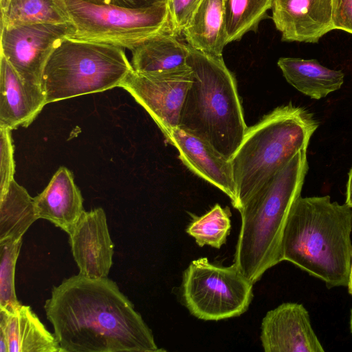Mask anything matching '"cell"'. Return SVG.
<instances>
[{
    "label": "cell",
    "mask_w": 352,
    "mask_h": 352,
    "mask_svg": "<svg viewBox=\"0 0 352 352\" xmlns=\"http://www.w3.org/2000/svg\"><path fill=\"white\" fill-rule=\"evenodd\" d=\"M72 23L64 0H10L1 13V27Z\"/></svg>",
    "instance_id": "cell-22"
},
{
    "label": "cell",
    "mask_w": 352,
    "mask_h": 352,
    "mask_svg": "<svg viewBox=\"0 0 352 352\" xmlns=\"http://www.w3.org/2000/svg\"><path fill=\"white\" fill-rule=\"evenodd\" d=\"M69 236L79 274L89 278L107 277L114 245L104 210L98 208L84 211Z\"/></svg>",
    "instance_id": "cell-12"
},
{
    "label": "cell",
    "mask_w": 352,
    "mask_h": 352,
    "mask_svg": "<svg viewBox=\"0 0 352 352\" xmlns=\"http://www.w3.org/2000/svg\"><path fill=\"white\" fill-rule=\"evenodd\" d=\"M11 131L8 128H0V195L7 191L14 180L15 166Z\"/></svg>",
    "instance_id": "cell-26"
},
{
    "label": "cell",
    "mask_w": 352,
    "mask_h": 352,
    "mask_svg": "<svg viewBox=\"0 0 352 352\" xmlns=\"http://www.w3.org/2000/svg\"><path fill=\"white\" fill-rule=\"evenodd\" d=\"M352 208L329 195L302 197L292 204L283 230L281 259L322 280L347 286L352 256Z\"/></svg>",
    "instance_id": "cell-2"
},
{
    "label": "cell",
    "mask_w": 352,
    "mask_h": 352,
    "mask_svg": "<svg viewBox=\"0 0 352 352\" xmlns=\"http://www.w3.org/2000/svg\"><path fill=\"white\" fill-rule=\"evenodd\" d=\"M272 10L283 41L317 43L333 30L331 0H274Z\"/></svg>",
    "instance_id": "cell-13"
},
{
    "label": "cell",
    "mask_w": 352,
    "mask_h": 352,
    "mask_svg": "<svg viewBox=\"0 0 352 352\" xmlns=\"http://www.w3.org/2000/svg\"><path fill=\"white\" fill-rule=\"evenodd\" d=\"M253 283L233 263L217 265L206 257L190 262L183 276L182 297L195 317L221 320L241 316L252 301Z\"/></svg>",
    "instance_id": "cell-8"
},
{
    "label": "cell",
    "mask_w": 352,
    "mask_h": 352,
    "mask_svg": "<svg viewBox=\"0 0 352 352\" xmlns=\"http://www.w3.org/2000/svg\"><path fill=\"white\" fill-rule=\"evenodd\" d=\"M64 1L74 27L70 38L112 44L131 51L156 35L174 34L169 1L142 8L119 7L94 0Z\"/></svg>",
    "instance_id": "cell-7"
},
{
    "label": "cell",
    "mask_w": 352,
    "mask_h": 352,
    "mask_svg": "<svg viewBox=\"0 0 352 352\" xmlns=\"http://www.w3.org/2000/svg\"><path fill=\"white\" fill-rule=\"evenodd\" d=\"M306 151H299L238 210L241 226L234 264L253 284L282 261L283 230L308 170Z\"/></svg>",
    "instance_id": "cell-3"
},
{
    "label": "cell",
    "mask_w": 352,
    "mask_h": 352,
    "mask_svg": "<svg viewBox=\"0 0 352 352\" xmlns=\"http://www.w3.org/2000/svg\"><path fill=\"white\" fill-rule=\"evenodd\" d=\"M100 3L116 6L128 8H142L167 2L169 0H94Z\"/></svg>",
    "instance_id": "cell-29"
},
{
    "label": "cell",
    "mask_w": 352,
    "mask_h": 352,
    "mask_svg": "<svg viewBox=\"0 0 352 352\" xmlns=\"http://www.w3.org/2000/svg\"><path fill=\"white\" fill-rule=\"evenodd\" d=\"M0 63V128L28 127L46 104L45 93L23 80L2 54Z\"/></svg>",
    "instance_id": "cell-15"
},
{
    "label": "cell",
    "mask_w": 352,
    "mask_h": 352,
    "mask_svg": "<svg viewBox=\"0 0 352 352\" xmlns=\"http://www.w3.org/2000/svg\"><path fill=\"white\" fill-rule=\"evenodd\" d=\"M10 0H0L1 13L4 12L10 3Z\"/></svg>",
    "instance_id": "cell-32"
},
{
    "label": "cell",
    "mask_w": 352,
    "mask_h": 352,
    "mask_svg": "<svg viewBox=\"0 0 352 352\" xmlns=\"http://www.w3.org/2000/svg\"><path fill=\"white\" fill-rule=\"evenodd\" d=\"M22 240L0 243V310L8 313L21 305L15 292L14 276Z\"/></svg>",
    "instance_id": "cell-25"
},
{
    "label": "cell",
    "mask_w": 352,
    "mask_h": 352,
    "mask_svg": "<svg viewBox=\"0 0 352 352\" xmlns=\"http://www.w3.org/2000/svg\"><path fill=\"white\" fill-rule=\"evenodd\" d=\"M44 309L63 352H159L151 329L117 283L80 274L52 290Z\"/></svg>",
    "instance_id": "cell-1"
},
{
    "label": "cell",
    "mask_w": 352,
    "mask_h": 352,
    "mask_svg": "<svg viewBox=\"0 0 352 352\" xmlns=\"http://www.w3.org/2000/svg\"><path fill=\"white\" fill-rule=\"evenodd\" d=\"M265 352H324L309 314L302 304L285 302L269 311L261 323Z\"/></svg>",
    "instance_id": "cell-11"
},
{
    "label": "cell",
    "mask_w": 352,
    "mask_h": 352,
    "mask_svg": "<svg viewBox=\"0 0 352 352\" xmlns=\"http://www.w3.org/2000/svg\"><path fill=\"white\" fill-rule=\"evenodd\" d=\"M333 30L352 34V0H331Z\"/></svg>",
    "instance_id": "cell-28"
},
{
    "label": "cell",
    "mask_w": 352,
    "mask_h": 352,
    "mask_svg": "<svg viewBox=\"0 0 352 352\" xmlns=\"http://www.w3.org/2000/svg\"><path fill=\"white\" fill-rule=\"evenodd\" d=\"M0 331L7 340L8 352H63L30 306L21 305L14 311L0 310Z\"/></svg>",
    "instance_id": "cell-17"
},
{
    "label": "cell",
    "mask_w": 352,
    "mask_h": 352,
    "mask_svg": "<svg viewBox=\"0 0 352 352\" xmlns=\"http://www.w3.org/2000/svg\"><path fill=\"white\" fill-rule=\"evenodd\" d=\"M166 140L177 149L179 159L189 170L224 192L235 206L236 195L230 160L217 153L199 138L178 127Z\"/></svg>",
    "instance_id": "cell-14"
},
{
    "label": "cell",
    "mask_w": 352,
    "mask_h": 352,
    "mask_svg": "<svg viewBox=\"0 0 352 352\" xmlns=\"http://www.w3.org/2000/svg\"><path fill=\"white\" fill-rule=\"evenodd\" d=\"M350 327H351V331L352 333V309H351V314Z\"/></svg>",
    "instance_id": "cell-33"
},
{
    "label": "cell",
    "mask_w": 352,
    "mask_h": 352,
    "mask_svg": "<svg viewBox=\"0 0 352 352\" xmlns=\"http://www.w3.org/2000/svg\"><path fill=\"white\" fill-rule=\"evenodd\" d=\"M186 63L192 69V80L182 107L178 128L199 138L230 160L248 128L235 77L223 56L190 47Z\"/></svg>",
    "instance_id": "cell-4"
},
{
    "label": "cell",
    "mask_w": 352,
    "mask_h": 352,
    "mask_svg": "<svg viewBox=\"0 0 352 352\" xmlns=\"http://www.w3.org/2000/svg\"><path fill=\"white\" fill-rule=\"evenodd\" d=\"M74 32L72 23L1 27V54L25 81L41 86L45 65L54 48Z\"/></svg>",
    "instance_id": "cell-10"
},
{
    "label": "cell",
    "mask_w": 352,
    "mask_h": 352,
    "mask_svg": "<svg viewBox=\"0 0 352 352\" xmlns=\"http://www.w3.org/2000/svg\"><path fill=\"white\" fill-rule=\"evenodd\" d=\"M182 33L190 47L223 56L227 45L224 0H202Z\"/></svg>",
    "instance_id": "cell-18"
},
{
    "label": "cell",
    "mask_w": 352,
    "mask_h": 352,
    "mask_svg": "<svg viewBox=\"0 0 352 352\" xmlns=\"http://www.w3.org/2000/svg\"><path fill=\"white\" fill-rule=\"evenodd\" d=\"M172 33L156 35L131 51L133 70L142 73L174 69L186 65L190 47Z\"/></svg>",
    "instance_id": "cell-20"
},
{
    "label": "cell",
    "mask_w": 352,
    "mask_h": 352,
    "mask_svg": "<svg viewBox=\"0 0 352 352\" xmlns=\"http://www.w3.org/2000/svg\"><path fill=\"white\" fill-rule=\"evenodd\" d=\"M202 0H169L173 32L179 36L190 22Z\"/></svg>",
    "instance_id": "cell-27"
},
{
    "label": "cell",
    "mask_w": 352,
    "mask_h": 352,
    "mask_svg": "<svg viewBox=\"0 0 352 352\" xmlns=\"http://www.w3.org/2000/svg\"><path fill=\"white\" fill-rule=\"evenodd\" d=\"M277 65L291 85L313 99L326 97L344 82L341 71L329 69L315 59L281 57Z\"/></svg>",
    "instance_id": "cell-19"
},
{
    "label": "cell",
    "mask_w": 352,
    "mask_h": 352,
    "mask_svg": "<svg viewBox=\"0 0 352 352\" xmlns=\"http://www.w3.org/2000/svg\"><path fill=\"white\" fill-rule=\"evenodd\" d=\"M37 219L34 198L12 180L7 191L0 195V243L23 239Z\"/></svg>",
    "instance_id": "cell-21"
},
{
    "label": "cell",
    "mask_w": 352,
    "mask_h": 352,
    "mask_svg": "<svg viewBox=\"0 0 352 352\" xmlns=\"http://www.w3.org/2000/svg\"><path fill=\"white\" fill-rule=\"evenodd\" d=\"M348 290L349 294L352 296V256H351V267H350V272L349 276V280H348Z\"/></svg>",
    "instance_id": "cell-31"
},
{
    "label": "cell",
    "mask_w": 352,
    "mask_h": 352,
    "mask_svg": "<svg viewBox=\"0 0 352 352\" xmlns=\"http://www.w3.org/2000/svg\"><path fill=\"white\" fill-rule=\"evenodd\" d=\"M345 203L352 208V168L349 173Z\"/></svg>",
    "instance_id": "cell-30"
},
{
    "label": "cell",
    "mask_w": 352,
    "mask_h": 352,
    "mask_svg": "<svg viewBox=\"0 0 352 352\" xmlns=\"http://www.w3.org/2000/svg\"><path fill=\"white\" fill-rule=\"evenodd\" d=\"M319 125L312 113L289 103L276 107L248 127L230 159L236 203H242L300 150H307Z\"/></svg>",
    "instance_id": "cell-5"
},
{
    "label": "cell",
    "mask_w": 352,
    "mask_h": 352,
    "mask_svg": "<svg viewBox=\"0 0 352 352\" xmlns=\"http://www.w3.org/2000/svg\"><path fill=\"white\" fill-rule=\"evenodd\" d=\"M124 48L63 39L50 56L41 87L46 104L120 87L133 69Z\"/></svg>",
    "instance_id": "cell-6"
},
{
    "label": "cell",
    "mask_w": 352,
    "mask_h": 352,
    "mask_svg": "<svg viewBox=\"0 0 352 352\" xmlns=\"http://www.w3.org/2000/svg\"><path fill=\"white\" fill-rule=\"evenodd\" d=\"M192 80L187 65L157 72L133 69L120 85L150 115L166 139L178 127L179 115Z\"/></svg>",
    "instance_id": "cell-9"
},
{
    "label": "cell",
    "mask_w": 352,
    "mask_h": 352,
    "mask_svg": "<svg viewBox=\"0 0 352 352\" xmlns=\"http://www.w3.org/2000/svg\"><path fill=\"white\" fill-rule=\"evenodd\" d=\"M231 212L228 207L216 204L208 212L194 216L186 228V232L193 237L197 244L219 249L226 243L231 228Z\"/></svg>",
    "instance_id": "cell-24"
},
{
    "label": "cell",
    "mask_w": 352,
    "mask_h": 352,
    "mask_svg": "<svg viewBox=\"0 0 352 352\" xmlns=\"http://www.w3.org/2000/svg\"><path fill=\"white\" fill-rule=\"evenodd\" d=\"M274 0H224L226 43L239 41L248 32L257 30L272 9Z\"/></svg>",
    "instance_id": "cell-23"
},
{
    "label": "cell",
    "mask_w": 352,
    "mask_h": 352,
    "mask_svg": "<svg viewBox=\"0 0 352 352\" xmlns=\"http://www.w3.org/2000/svg\"><path fill=\"white\" fill-rule=\"evenodd\" d=\"M34 200L38 218L50 221L68 234L85 211L83 199L73 175L63 166Z\"/></svg>",
    "instance_id": "cell-16"
}]
</instances>
